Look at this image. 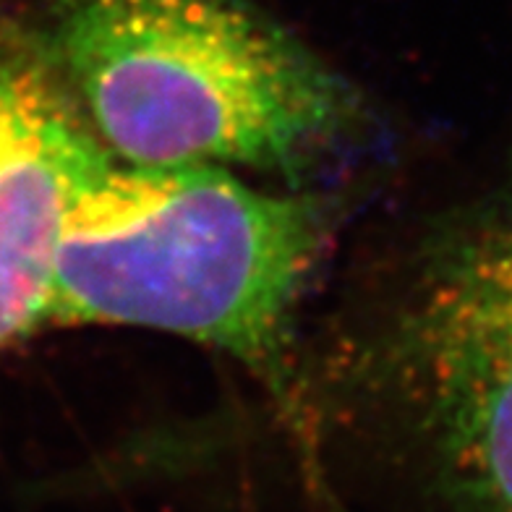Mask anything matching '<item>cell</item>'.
<instances>
[{"instance_id": "obj_2", "label": "cell", "mask_w": 512, "mask_h": 512, "mask_svg": "<svg viewBox=\"0 0 512 512\" xmlns=\"http://www.w3.org/2000/svg\"><path fill=\"white\" fill-rule=\"evenodd\" d=\"M37 29L113 160L296 181L361 128V102L254 0H45Z\"/></svg>"}, {"instance_id": "obj_1", "label": "cell", "mask_w": 512, "mask_h": 512, "mask_svg": "<svg viewBox=\"0 0 512 512\" xmlns=\"http://www.w3.org/2000/svg\"><path fill=\"white\" fill-rule=\"evenodd\" d=\"M330 241L314 194L105 152L68 204L45 327H139L233 358L298 411L293 327Z\"/></svg>"}, {"instance_id": "obj_3", "label": "cell", "mask_w": 512, "mask_h": 512, "mask_svg": "<svg viewBox=\"0 0 512 512\" xmlns=\"http://www.w3.org/2000/svg\"><path fill=\"white\" fill-rule=\"evenodd\" d=\"M345 398L452 512H512V168L418 251Z\"/></svg>"}, {"instance_id": "obj_4", "label": "cell", "mask_w": 512, "mask_h": 512, "mask_svg": "<svg viewBox=\"0 0 512 512\" xmlns=\"http://www.w3.org/2000/svg\"><path fill=\"white\" fill-rule=\"evenodd\" d=\"M105 155L34 19H0V348L45 330L68 204Z\"/></svg>"}]
</instances>
